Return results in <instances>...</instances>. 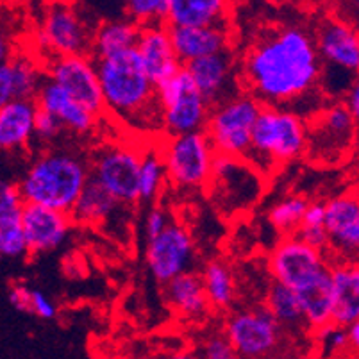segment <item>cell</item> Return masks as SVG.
<instances>
[{
	"label": "cell",
	"mask_w": 359,
	"mask_h": 359,
	"mask_svg": "<svg viewBox=\"0 0 359 359\" xmlns=\"http://www.w3.org/2000/svg\"><path fill=\"white\" fill-rule=\"evenodd\" d=\"M142 27L130 22L129 18H113L99 24L93 32L91 57L95 61L106 60L111 55L135 50L138 45Z\"/></svg>",
	"instance_id": "28"
},
{
	"label": "cell",
	"mask_w": 359,
	"mask_h": 359,
	"mask_svg": "<svg viewBox=\"0 0 359 359\" xmlns=\"http://www.w3.org/2000/svg\"><path fill=\"white\" fill-rule=\"evenodd\" d=\"M263 104L256 97L241 91L211 109L205 133L217 154L231 158H247L252 149V133Z\"/></svg>",
	"instance_id": "7"
},
{
	"label": "cell",
	"mask_w": 359,
	"mask_h": 359,
	"mask_svg": "<svg viewBox=\"0 0 359 359\" xmlns=\"http://www.w3.org/2000/svg\"><path fill=\"white\" fill-rule=\"evenodd\" d=\"M43 70L27 54H15L0 65V106L11 100H36L43 86Z\"/></svg>",
	"instance_id": "22"
},
{
	"label": "cell",
	"mask_w": 359,
	"mask_h": 359,
	"mask_svg": "<svg viewBox=\"0 0 359 359\" xmlns=\"http://www.w3.org/2000/svg\"><path fill=\"white\" fill-rule=\"evenodd\" d=\"M161 145L168 182L182 191L205 190L210 184L217 150L205 130L168 136Z\"/></svg>",
	"instance_id": "6"
},
{
	"label": "cell",
	"mask_w": 359,
	"mask_h": 359,
	"mask_svg": "<svg viewBox=\"0 0 359 359\" xmlns=\"http://www.w3.org/2000/svg\"><path fill=\"white\" fill-rule=\"evenodd\" d=\"M322 74L315 32L302 24H276L245 50L240 77L245 91L263 106L288 109L318 90Z\"/></svg>",
	"instance_id": "1"
},
{
	"label": "cell",
	"mask_w": 359,
	"mask_h": 359,
	"mask_svg": "<svg viewBox=\"0 0 359 359\" xmlns=\"http://www.w3.org/2000/svg\"><path fill=\"white\" fill-rule=\"evenodd\" d=\"M65 129L63 123L55 118L54 115L47 113L43 109H38L36 113V138H40L41 142H52L61 135V130Z\"/></svg>",
	"instance_id": "40"
},
{
	"label": "cell",
	"mask_w": 359,
	"mask_h": 359,
	"mask_svg": "<svg viewBox=\"0 0 359 359\" xmlns=\"http://www.w3.org/2000/svg\"><path fill=\"white\" fill-rule=\"evenodd\" d=\"M332 269V266H331ZM300 308L304 315V324L318 331L325 325L332 324V276L331 270L297 290Z\"/></svg>",
	"instance_id": "29"
},
{
	"label": "cell",
	"mask_w": 359,
	"mask_h": 359,
	"mask_svg": "<svg viewBox=\"0 0 359 359\" xmlns=\"http://www.w3.org/2000/svg\"><path fill=\"white\" fill-rule=\"evenodd\" d=\"M168 182L161 145H152L143 150L142 170H140V197L142 202H156Z\"/></svg>",
	"instance_id": "32"
},
{
	"label": "cell",
	"mask_w": 359,
	"mask_h": 359,
	"mask_svg": "<svg viewBox=\"0 0 359 359\" xmlns=\"http://www.w3.org/2000/svg\"><path fill=\"white\" fill-rule=\"evenodd\" d=\"M142 63L154 84L165 83L170 77L182 70V63L175 54L168 25H152L143 27L136 45Z\"/></svg>",
	"instance_id": "20"
},
{
	"label": "cell",
	"mask_w": 359,
	"mask_h": 359,
	"mask_svg": "<svg viewBox=\"0 0 359 359\" xmlns=\"http://www.w3.org/2000/svg\"><path fill=\"white\" fill-rule=\"evenodd\" d=\"M316 332V344L324 355H341L348 352V336L347 327L338 324H329L318 329Z\"/></svg>",
	"instance_id": "37"
},
{
	"label": "cell",
	"mask_w": 359,
	"mask_h": 359,
	"mask_svg": "<svg viewBox=\"0 0 359 359\" xmlns=\"http://www.w3.org/2000/svg\"><path fill=\"white\" fill-rule=\"evenodd\" d=\"M308 152V122L286 107L263 106L252 133L247 161L266 177L270 168L293 161Z\"/></svg>",
	"instance_id": "4"
},
{
	"label": "cell",
	"mask_w": 359,
	"mask_h": 359,
	"mask_svg": "<svg viewBox=\"0 0 359 359\" xmlns=\"http://www.w3.org/2000/svg\"><path fill=\"white\" fill-rule=\"evenodd\" d=\"M36 100L18 99L0 106V147L4 150H22L36 136Z\"/></svg>",
	"instance_id": "25"
},
{
	"label": "cell",
	"mask_w": 359,
	"mask_h": 359,
	"mask_svg": "<svg viewBox=\"0 0 359 359\" xmlns=\"http://www.w3.org/2000/svg\"><path fill=\"white\" fill-rule=\"evenodd\" d=\"M315 41L324 68L359 77V32L336 16L325 15L315 27Z\"/></svg>",
	"instance_id": "17"
},
{
	"label": "cell",
	"mask_w": 359,
	"mask_h": 359,
	"mask_svg": "<svg viewBox=\"0 0 359 359\" xmlns=\"http://www.w3.org/2000/svg\"><path fill=\"white\" fill-rule=\"evenodd\" d=\"M118 205L122 204L104 186H100L95 179H90L70 217L77 224L99 225L106 222Z\"/></svg>",
	"instance_id": "30"
},
{
	"label": "cell",
	"mask_w": 359,
	"mask_h": 359,
	"mask_svg": "<svg viewBox=\"0 0 359 359\" xmlns=\"http://www.w3.org/2000/svg\"><path fill=\"white\" fill-rule=\"evenodd\" d=\"M331 266L322 250L313 249L297 236L283 238L269 257V270L273 280L295 292L318 279L322 273L331 270Z\"/></svg>",
	"instance_id": "12"
},
{
	"label": "cell",
	"mask_w": 359,
	"mask_h": 359,
	"mask_svg": "<svg viewBox=\"0 0 359 359\" xmlns=\"http://www.w3.org/2000/svg\"><path fill=\"white\" fill-rule=\"evenodd\" d=\"M224 334L241 359H261L279 344L280 324L264 306H256L233 313L225 322Z\"/></svg>",
	"instance_id": "13"
},
{
	"label": "cell",
	"mask_w": 359,
	"mask_h": 359,
	"mask_svg": "<svg viewBox=\"0 0 359 359\" xmlns=\"http://www.w3.org/2000/svg\"><path fill=\"white\" fill-rule=\"evenodd\" d=\"M32 315L41 320H54L57 315V306L45 292L32 290Z\"/></svg>",
	"instance_id": "42"
},
{
	"label": "cell",
	"mask_w": 359,
	"mask_h": 359,
	"mask_svg": "<svg viewBox=\"0 0 359 359\" xmlns=\"http://www.w3.org/2000/svg\"><path fill=\"white\" fill-rule=\"evenodd\" d=\"M175 54L182 67L188 63L229 50L231 36L225 25L215 27H170Z\"/></svg>",
	"instance_id": "23"
},
{
	"label": "cell",
	"mask_w": 359,
	"mask_h": 359,
	"mask_svg": "<svg viewBox=\"0 0 359 359\" xmlns=\"http://www.w3.org/2000/svg\"><path fill=\"white\" fill-rule=\"evenodd\" d=\"M143 150L129 143H107L91 161V179L104 186L120 204H136L140 197V170Z\"/></svg>",
	"instance_id": "10"
},
{
	"label": "cell",
	"mask_w": 359,
	"mask_h": 359,
	"mask_svg": "<svg viewBox=\"0 0 359 359\" xmlns=\"http://www.w3.org/2000/svg\"><path fill=\"white\" fill-rule=\"evenodd\" d=\"M331 15L359 32V0L339 2L334 6V11Z\"/></svg>",
	"instance_id": "43"
},
{
	"label": "cell",
	"mask_w": 359,
	"mask_h": 359,
	"mask_svg": "<svg viewBox=\"0 0 359 359\" xmlns=\"http://www.w3.org/2000/svg\"><path fill=\"white\" fill-rule=\"evenodd\" d=\"M9 304L16 309V311L25 313V315H32V288H29L22 280H15L13 285H9L8 292Z\"/></svg>",
	"instance_id": "41"
},
{
	"label": "cell",
	"mask_w": 359,
	"mask_h": 359,
	"mask_svg": "<svg viewBox=\"0 0 359 359\" xmlns=\"http://www.w3.org/2000/svg\"><path fill=\"white\" fill-rule=\"evenodd\" d=\"M91 179V166L68 150H48L25 170L18 182L27 204H40L70 215Z\"/></svg>",
	"instance_id": "3"
},
{
	"label": "cell",
	"mask_w": 359,
	"mask_h": 359,
	"mask_svg": "<svg viewBox=\"0 0 359 359\" xmlns=\"http://www.w3.org/2000/svg\"><path fill=\"white\" fill-rule=\"evenodd\" d=\"M229 4L224 0H170L168 27L225 25Z\"/></svg>",
	"instance_id": "27"
},
{
	"label": "cell",
	"mask_w": 359,
	"mask_h": 359,
	"mask_svg": "<svg viewBox=\"0 0 359 359\" xmlns=\"http://www.w3.org/2000/svg\"><path fill=\"white\" fill-rule=\"evenodd\" d=\"M264 308L272 313L280 325H297L304 322L300 300L295 290L273 280L264 297Z\"/></svg>",
	"instance_id": "33"
},
{
	"label": "cell",
	"mask_w": 359,
	"mask_h": 359,
	"mask_svg": "<svg viewBox=\"0 0 359 359\" xmlns=\"http://www.w3.org/2000/svg\"><path fill=\"white\" fill-rule=\"evenodd\" d=\"M22 210H0V252L9 259H22L29 252Z\"/></svg>",
	"instance_id": "35"
},
{
	"label": "cell",
	"mask_w": 359,
	"mask_h": 359,
	"mask_svg": "<svg viewBox=\"0 0 359 359\" xmlns=\"http://www.w3.org/2000/svg\"><path fill=\"white\" fill-rule=\"evenodd\" d=\"M109 359H115V358H109Z\"/></svg>",
	"instance_id": "47"
},
{
	"label": "cell",
	"mask_w": 359,
	"mask_h": 359,
	"mask_svg": "<svg viewBox=\"0 0 359 359\" xmlns=\"http://www.w3.org/2000/svg\"><path fill=\"white\" fill-rule=\"evenodd\" d=\"M195 243L190 231L179 222H172L165 233L147 240L145 263L158 283L166 285L175 277L191 272Z\"/></svg>",
	"instance_id": "15"
},
{
	"label": "cell",
	"mask_w": 359,
	"mask_h": 359,
	"mask_svg": "<svg viewBox=\"0 0 359 359\" xmlns=\"http://www.w3.org/2000/svg\"><path fill=\"white\" fill-rule=\"evenodd\" d=\"M170 0H129L126 4V18L138 27L168 25Z\"/></svg>",
	"instance_id": "36"
},
{
	"label": "cell",
	"mask_w": 359,
	"mask_h": 359,
	"mask_svg": "<svg viewBox=\"0 0 359 359\" xmlns=\"http://www.w3.org/2000/svg\"><path fill=\"white\" fill-rule=\"evenodd\" d=\"M205 295L215 309H229L236 300V280L229 264L220 259H211L201 272Z\"/></svg>",
	"instance_id": "31"
},
{
	"label": "cell",
	"mask_w": 359,
	"mask_h": 359,
	"mask_svg": "<svg viewBox=\"0 0 359 359\" xmlns=\"http://www.w3.org/2000/svg\"><path fill=\"white\" fill-rule=\"evenodd\" d=\"M93 32L74 6L48 4L36 25L34 41L47 61L67 55H91Z\"/></svg>",
	"instance_id": "9"
},
{
	"label": "cell",
	"mask_w": 359,
	"mask_h": 359,
	"mask_svg": "<svg viewBox=\"0 0 359 359\" xmlns=\"http://www.w3.org/2000/svg\"><path fill=\"white\" fill-rule=\"evenodd\" d=\"M327 252L334 263L359 264V195L341 194L325 202Z\"/></svg>",
	"instance_id": "16"
},
{
	"label": "cell",
	"mask_w": 359,
	"mask_h": 359,
	"mask_svg": "<svg viewBox=\"0 0 359 359\" xmlns=\"http://www.w3.org/2000/svg\"><path fill=\"white\" fill-rule=\"evenodd\" d=\"M347 336H348V352H351L354 358H359V320H355L354 324L348 325Z\"/></svg>",
	"instance_id": "45"
},
{
	"label": "cell",
	"mask_w": 359,
	"mask_h": 359,
	"mask_svg": "<svg viewBox=\"0 0 359 359\" xmlns=\"http://www.w3.org/2000/svg\"><path fill=\"white\" fill-rule=\"evenodd\" d=\"M197 355L198 359H241L227 336L220 332L208 336L198 347Z\"/></svg>",
	"instance_id": "38"
},
{
	"label": "cell",
	"mask_w": 359,
	"mask_h": 359,
	"mask_svg": "<svg viewBox=\"0 0 359 359\" xmlns=\"http://www.w3.org/2000/svg\"><path fill=\"white\" fill-rule=\"evenodd\" d=\"M95 63L106 111L138 130H163L158 88L147 74L138 50L122 52Z\"/></svg>",
	"instance_id": "2"
},
{
	"label": "cell",
	"mask_w": 359,
	"mask_h": 359,
	"mask_svg": "<svg viewBox=\"0 0 359 359\" xmlns=\"http://www.w3.org/2000/svg\"><path fill=\"white\" fill-rule=\"evenodd\" d=\"M355 138V122L344 100L322 106L308 120V154L318 163L339 161Z\"/></svg>",
	"instance_id": "11"
},
{
	"label": "cell",
	"mask_w": 359,
	"mask_h": 359,
	"mask_svg": "<svg viewBox=\"0 0 359 359\" xmlns=\"http://www.w3.org/2000/svg\"><path fill=\"white\" fill-rule=\"evenodd\" d=\"M344 104L347 106V109L351 111V115L352 118H354L355 129H358V136H359V77L354 81L351 90L347 91V95L344 97Z\"/></svg>",
	"instance_id": "44"
},
{
	"label": "cell",
	"mask_w": 359,
	"mask_h": 359,
	"mask_svg": "<svg viewBox=\"0 0 359 359\" xmlns=\"http://www.w3.org/2000/svg\"><path fill=\"white\" fill-rule=\"evenodd\" d=\"M332 322L348 327L359 320V264L332 263Z\"/></svg>",
	"instance_id": "26"
},
{
	"label": "cell",
	"mask_w": 359,
	"mask_h": 359,
	"mask_svg": "<svg viewBox=\"0 0 359 359\" xmlns=\"http://www.w3.org/2000/svg\"><path fill=\"white\" fill-rule=\"evenodd\" d=\"M184 68L213 107L241 93V86H238L240 74L231 50L202 57L188 63Z\"/></svg>",
	"instance_id": "18"
},
{
	"label": "cell",
	"mask_w": 359,
	"mask_h": 359,
	"mask_svg": "<svg viewBox=\"0 0 359 359\" xmlns=\"http://www.w3.org/2000/svg\"><path fill=\"white\" fill-rule=\"evenodd\" d=\"M163 297L170 309L186 320L204 318L211 309L201 273L194 270L166 283Z\"/></svg>",
	"instance_id": "24"
},
{
	"label": "cell",
	"mask_w": 359,
	"mask_h": 359,
	"mask_svg": "<svg viewBox=\"0 0 359 359\" xmlns=\"http://www.w3.org/2000/svg\"><path fill=\"white\" fill-rule=\"evenodd\" d=\"M36 104H38V109H43L54 115L63 123L65 129L74 135H90L99 126V116L81 106L67 90H63L60 84L52 83L47 77H45L43 86L40 88V93L36 97Z\"/></svg>",
	"instance_id": "21"
},
{
	"label": "cell",
	"mask_w": 359,
	"mask_h": 359,
	"mask_svg": "<svg viewBox=\"0 0 359 359\" xmlns=\"http://www.w3.org/2000/svg\"><path fill=\"white\" fill-rule=\"evenodd\" d=\"M264 179L247 159L218 154L205 191L218 213L238 217L257 204L264 190Z\"/></svg>",
	"instance_id": "5"
},
{
	"label": "cell",
	"mask_w": 359,
	"mask_h": 359,
	"mask_svg": "<svg viewBox=\"0 0 359 359\" xmlns=\"http://www.w3.org/2000/svg\"><path fill=\"white\" fill-rule=\"evenodd\" d=\"M22 224H24L29 252L45 254L60 249L67 241L74 220L67 213L25 202L24 211H22Z\"/></svg>",
	"instance_id": "19"
},
{
	"label": "cell",
	"mask_w": 359,
	"mask_h": 359,
	"mask_svg": "<svg viewBox=\"0 0 359 359\" xmlns=\"http://www.w3.org/2000/svg\"><path fill=\"white\" fill-rule=\"evenodd\" d=\"M45 75L52 83L67 90L81 106L95 116H102L104 106L102 86H100L97 63L91 55H67L54 57L45 63Z\"/></svg>",
	"instance_id": "14"
},
{
	"label": "cell",
	"mask_w": 359,
	"mask_h": 359,
	"mask_svg": "<svg viewBox=\"0 0 359 359\" xmlns=\"http://www.w3.org/2000/svg\"><path fill=\"white\" fill-rule=\"evenodd\" d=\"M172 218L170 213L161 208V205H152L145 215V220H143V231H145V240H152V238L159 236L161 233H165L166 227L172 224Z\"/></svg>",
	"instance_id": "39"
},
{
	"label": "cell",
	"mask_w": 359,
	"mask_h": 359,
	"mask_svg": "<svg viewBox=\"0 0 359 359\" xmlns=\"http://www.w3.org/2000/svg\"><path fill=\"white\" fill-rule=\"evenodd\" d=\"M159 359H198L197 354L190 351H177V352H170V354H165Z\"/></svg>",
	"instance_id": "46"
},
{
	"label": "cell",
	"mask_w": 359,
	"mask_h": 359,
	"mask_svg": "<svg viewBox=\"0 0 359 359\" xmlns=\"http://www.w3.org/2000/svg\"><path fill=\"white\" fill-rule=\"evenodd\" d=\"M156 88L166 135L182 136L205 130L213 106L205 100L186 68Z\"/></svg>",
	"instance_id": "8"
},
{
	"label": "cell",
	"mask_w": 359,
	"mask_h": 359,
	"mask_svg": "<svg viewBox=\"0 0 359 359\" xmlns=\"http://www.w3.org/2000/svg\"><path fill=\"white\" fill-rule=\"evenodd\" d=\"M309 204L311 202L302 195H290V197L280 198L270 208L269 222L272 224L273 229L283 233V238L295 236L302 222H304Z\"/></svg>",
	"instance_id": "34"
}]
</instances>
